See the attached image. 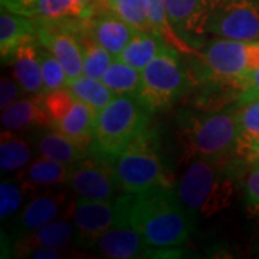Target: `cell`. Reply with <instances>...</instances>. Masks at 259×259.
Segmentation results:
<instances>
[{"label":"cell","instance_id":"b9f144b4","mask_svg":"<svg viewBox=\"0 0 259 259\" xmlns=\"http://www.w3.org/2000/svg\"><path fill=\"white\" fill-rule=\"evenodd\" d=\"M255 163H259V161H255Z\"/></svg>","mask_w":259,"mask_h":259},{"label":"cell","instance_id":"8fae6325","mask_svg":"<svg viewBox=\"0 0 259 259\" xmlns=\"http://www.w3.org/2000/svg\"><path fill=\"white\" fill-rule=\"evenodd\" d=\"M69 216L72 218L78 239L91 246L95 239L112 228L117 221L114 202L81 197L72 203Z\"/></svg>","mask_w":259,"mask_h":259},{"label":"cell","instance_id":"60d3db41","mask_svg":"<svg viewBox=\"0 0 259 259\" xmlns=\"http://www.w3.org/2000/svg\"><path fill=\"white\" fill-rule=\"evenodd\" d=\"M76 2H79V3L83 5V6H90V5H93V0H76Z\"/></svg>","mask_w":259,"mask_h":259},{"label":"cell","instance_id":"603a6c76","mask_svg":"<svg viewBox=\"0 0 259 259\" xmlns=\"http://www.w3.org/2000/svg\"><path fill=\"white\" fill-rule=\"evenodd\" d=\"M144 6H146V12H147L153 32L157 33L158 36H161V39L167 44V47L173 48L177 52H182L185 55H199V51L187 45L173 29L168 15H167L164 0H144Z\"/></svg>","mask_w":259,"mask_h":259},{"label":"cell","instance_id":"484cf974","mask_svg":"<svg viewBox=\"0 0 259 259\" xmlns=\"http://www.w3.org/2000/svg\"><path fill=\"white\" fill-rule=\"evenodd\" d=\"M78 39H79L83 55V75L90 78H95V79H101L114 58L105 48L101 47L91 36L88 28L85 29L82 33H79Z\"/></svg>","mask_w":259,"mask_h":259},{"label":"cell","instance_id":"7402d4cb","mask_svg":"<svg viewBox=\"0 0 259 259\" xmlns=\"http://www.w3.org/2000/svg\"><path fill=\"white\" fill-rule=\"evenodd\" d=\"M167 48L170 47H167L166 42L157 33L136 30L118 59L127 62L139 71H143L160 52H163Z\"/></svg>","mask_w":259,"mask_h":259},{"label":"cell","instance_id":"cb8c5ba5","mask_svg":"<svg viewBox=\"0 0 259 259\" xmlns=\"http://www.w3.org/2000/svg\"><path fill=\"white\" fill-rule=\"evenodd\" d=\"M32 158V146L15 131L3 130L0 137V170L12 173L26 167Z\"/></svg>","mask_w":259,"mask_h":259},{"label":"cell","instance_id":"7c38bea8","mask_svg":"<svg viewBox=\"0 0 259 259\" xmlns=\"http://www.w3.org/2000/svg\"><path fill=\"white\" fill-rule=\"evenodd\" d=\"M164 3L177 35L196 51L203 48L207 0H164Z\"/></svg>","mask_w":259,"mask_h":259},{"label":"cell","instance_id":"9c48e42d","mask_svg":"<svg viewBox=\"0 0 259 259\" xmlns=\"http://www.w3.org/2000/svg\"><path fill=\"white\" fill-rule=\"evenodd\" d=\"M68 186L78 197L91 200H111L121 190L111 161L91 153L69 166Z\"/></svg>","mask_w":259,"mask_h":259},{"label":"cell","instance_id":"52a82bcc","mask_svg":"<svg viewBox=\"0 0 259 259\" xmlns=\"http://www.w3.org/2000/svg\"><path fill=\"white\" fill-rule=\"evenodd\" d=\"M206 33L236 40L259 39V0H207Z\"/></svg>","mask_w":259,"mask_h":259},{"label":"cell","instance_id":"6da1fadb","mask_svg":"<svg viewBox=\"0 0 259 259\" xmlns=\"http://www.w3.org/2000/svg\"><path fill=\"white\" fill-rule=\"evenodd\" d=\"M114 226H131L153 248L183 245L193 231L194 219L171 187L124 192L115 200Z\"/></svg>","mask_w":259,"mask_h":259},{"label":"cell","instance_id":"836d02e7","mask_svg":"<svg viewBox=\"0 0 259 259\" xmlns=\"http://www.w3.org/2000/svg\"><path fill=\"white\" fill-rule=\"evenodd\" d=\"M248 209L259 214V163H252V170L245 180Z\"/></svg>","mask_w":259,"mask_h":259},{"label":"cell","instance_id":"30bf717a","mask_svg":"<svg viewBox=\"0 0 259 259\" xmlns=\"http://www.w3.org/2000/svg\"><path fill=\"white\" fill-rule=\"evenodd\" d=\"M72 203H68L65 192H45L32 197L15 218L12 229L19 236L26 235L56 221L59 216L68 218Z\"/></svg>","mask_w":259,"mask_h":259},{"label":"cell","instance_id":"ba28073f","mask_svg":"<svg viewBox=\"0 0 259 259\" xmlns=\"http://www.w3.org/2000/svg\"><path fill=\"white\" fill-rule=\"evenodd\" d=\"M197 56L200 64L193 69V81L203 76H213L219 79L241 82L242 85L243 76L250 72L248 42L245 40L221 37L204 47Z\"/></svg>","mask_w":259,"mask_h":259},{"label":"cell","instance_id":"4316f807","mask_svg":"<svg viewBox=\"0 0 259 259\" xmlns=\"http://www.w3.org/2000/svg\"><path fill=\"white\" fill-rule=\"evenodd\" d=\"M101 79L115 95L137 94L141 83V74L139 69L115 58Z\"/></svg>","mask_w":259,"mask_h":259},{"label":"cell","instance_id":"d590c367","mask_svg":"<svg viewBox=\"0 0 259 259\" xmlns=\"http://www.w3.org/2000/svg\"><path fill=\"white\" fill-rule=\"evenodd\" d=\"M15 81L10 79L9 76H2V81H0V107H2V110L16 101L19 95L23 91L22 87L15 83Z\"/></svg>","mask_w":259,"mask_h":259},{"label":"cell","instance_id":"8992f818","mask_svg":"<svg viewBox=\"0 0 259 259\" xmlns=\"http://www.w3.org/2000/svg\"><path fill=\"white\" fill-rule=\"evenodd\" d=\"M193 90L190 72L177 59V51L167 48L141 72L137 95L151 112L173 107Z\"/></svg>","mask_w":259,"mask_h":259},{"label":"cell","instance_id":"ab89813d","mask_svg":"<svg viewBox=\"0 0 259 259\" xmlns=\"http://www.w3.org/2000/svg\"><path fill=\"white\" fill-rule=\"evenodd\" d=\"M108 2H110V0H93V5L95 6L97 12H100V10L107 9V5H108Z\"/></svg>","mask_w":259,"mask_h":259},{"label":"cell","instance_id":"e575fe53","mask_svg":"<svg viewBox=\"0 0 259 259\" xmlns=\"http://www.w3.org/2000/svg\"><path fill=\"white\" fill-rule=\"evenodd\" d=\"M242 93L241 98L238 100V105H246L252 101L259 100V69L250 71L242 79Z\"/></svg>","mask_w":259,"mask_h":259},{"label":"cell","instance_id":"ffe728a7","mask_svg":"<svg viewBox=\"0 0 259 259\" xmlns=\"http://www.w3.org/2000/svg\"><path fill=\"white\" fill-rule=\"evenodd\" d=\"M94 111L81 100L76 98L71 111L65 115L61 121L55 122L52 127L64 133L68 139H71L83 150H88L94 140V122H95Z\"/></svg>","mask_w":259,"mask_h":259},{"label":"cell","instance_id":"2e32d148","mask_svg":"<svg viewBox=\"0 0 259 259\" xmlns=\"http://www.w3.org/2000/svg\"><path fill=\"white\" fill-rule=\"evenodd\" d=\"M88 32L114 58H118L136 29L110 10H100L88 22Z\"/></svg>","mask_w":259,"mask_h":259},{"label":"cell","instance_id":"5bb4252c","mask_svg":"<svg viewBox=\"0 0 259 259\" xmlns=\"http://www.w3.org/2000/svg\"><path fill=\"white\" fill-rule=\"evenodd\" d=\"M37 47L36 37H26L8 61V65L12 66L13 78L22 87L23 93L30 95H42L45 91Z\"/></svg>","mask_w":259,"mask_h":259},{"label":"cell","instance_id":"277c9868","mask_svg":"<svg viewBox=\"0 0 259 259\" xmlns=\"http://www.w3.org/2000/svg\"><path fill=\"white\" fill-rule=\"evenodd\" d=\"M151 114L137 94L115 95L95 117L90 153L111 161L147 128Z\"/></svg>","mask_w":259,"mask_h":259},{"label":"cell","instance_id":"5b68a950","mask_svg":"<svg viewBox=\"0 0 259 259\" xmlns=\"http://www.w3.org/2000/svg\"><path fill=\"white\" fill-rule=\"evenodd\" d=\"M111 166L124 192L173 186L171 175L156 147V134L148 127L112 158Z\"/></svg>","mask_w":259,"mask_h":259},{"label":"cell","instance_id":"3957f363","mask_svg":"<svg viewBox=\"0 0 259 259\" xmlns=\"http://www.w3.org/2000/svg\"><path fill=\"white\" fill-rule=\"evenodd\" d=\"M194 158L179 180L177 196L193 219H209L231 206L235 196V161Z\"/></svg>","mask_w":259,"mask_h":259},{"label":"cell","instance_id":"e0dca14e","mask_svg":"<svg viewBox=\"0 0 259 259\" xmlns=\"http://www.w3.org/2000/svg\"><path fill=\"white\" fill-rule=\"evenodd\" d=\"M0 118L3 130H10L15 133L30 128L52 127V120L42 104L40 95L16 100L9 107L2 110Z\"/></svg>","mask_w":259,"mask_h":259},{"label":"cell","instance_id":"8d00e7d4","mask_svg":"<svg viewBox=\"0 0 259 259\" xmlns=\"http://www.w3.org/2000/svg\"><path fill=\"white\" fill-rule=\"evenodd\" d=\"M37 0H2V8L12 13L33 18L36 16Z\"/></svg>","mask_w":259,"mask_h":259},{"label":"cell","instance_id":"ac0fdd59","mask_svg":"<svg viewBox=\"0 0 259 259\" xmlns=\"http://www.w3.org/2000/svg\"><path fill=\"white\" fill-rule=\"evenodd\" d=\"M33 144L37 153L42 157L52 158L65 164H72L90 154L88 150H83L71 139H68L64 133L54 127L39 128L33 136Z\"/></svg>","mask_w":259,"mask_h":259},{"label":"cell","instance_id":"74e56055","mask_svg":"<svg viewBox=\"0 0 259 259\" xmlns=\"http://www.w3.org/2000/svg\"><path fill=\"white\" fill-rule=\"evenodd\" d=\"M30 258H47V259H61L64 258V255L59 252V249H54V248H47V246H42V248H36L30 255Z\"/></svg>","mask_w":259,"mask_h":259},{"label":"cell","instance_id":"d4e9b609","mask_svg":"<svg viewBox=\"0 0 259 259\" xmlns=\"http://www.w3.org/2000/svg\"><path fill=\"white\" fill-rule=\"evenodd\" d=\"M68 87L78 100L85 102L93 110L95 115H98V112L115 98V94L102 82V79L100 81L87 75L76 78Z\"/></svg>","mask_w":259,"mask_h":259},{"label":"cell","instance_id":"9a60e30c","mask_svg":"<svg viewBox=\"0 0 259 259\" xmlns=\"http://www.w3.org/2000/svg\"><path fill=\"white\" fill-rule=\"evenodd\" d=\"M68 218H61L48 223L36 231L29 232L19 236L15 242V256H29L36 248H54L64 250L71 246L76 233L74 222L66 221Z\"/></svg>","mask_w":259,"mask_h":259},{"label":"cell","instance_id":"4dcf8cb0","mask_svg":"<svg viewBox=\"0 0 259 259\" xmlns=\"http://www.w3.org/2000/svg\"><path fill=\"white\" fill-rule=\"evenodd\" d=\"M37 51H39V61H40L44 87H45L44 94L65 88L68 85V76L62 64L58 61V58L51 51H48L47 48L42 47L40 44L37 47Z\"/></svg>","mask_w":259,"mask_h":259},{"label":"cell","instance_id":"7a4b0ae2","mask_svg":"<svg viewBox=\"0 0 259 259\" xmlns=\"http://www.w3.org/2000/svg\"><path fill=\"white\" fill-rule=\"evenodd\" d=\"M239 105L219 111L183 110L177 114V140L183 161L238 156Z\"/></svg>","mask_w":259,"mask_h":259},{"label":"cell","instance_id":"d6986e66","mask_svg":"<svg viewBox=\"0 0 259 259\" xmlns=\"http://www.w3.org/2000/svg\"><path fill=\"white\" fill-rule=\"evenodd\" d=\"M25 190H33L36 187H52V186L68 185L69 180V164L56 161L52 158H36L18 177Z\"/></svg>","mask_w":259,"mask_h":259},{"label":"cell","instance_id":"1f68e13d","mask_svg":"<svg viewBox=\"0 0 259 259\" xmlns=\"http://www.w3.org/2000/svg\"><path fill=\"white\" fill-rule=\"evenodd\" d=\"M42 104L47 110L48 115L52 120V125L64 118L68 112L71 111V108L74 107L76 97L71 90L61 88L55 91H49L40 95Z\"/></svg>","mask_w":259,"mask_h":259},{"label":"cell","instance_id":"44dd1931","mask_svg":"<svg viewBox=\"0 0 259 259\" xmlns=\"http://www.w3.org/2000/svg\"><path fill=\"white\" fill-rule=\"evenodd\" d=\"M36 22L35 19L12 13L9 10L2 9L0 13V54L2 62L8 64L10 56L16 48L29 36H35Z\"/></svg>","mask_w":259,"mask_h":259},{"label":"cell","instance_id":"83f0119b","mask_svg":"<svg viewBox=\"0 0 259 259\" xmlns=\"http://www.w3.org/2000/svg\"><path fill=\"white\" fill-rule=\"evenodd\" d=\"M238 156L249 161V154L259 140V100L239 105Z\"/></svg>","mask_w":259,"mask_h":259},{"label":"cell","instance_id":"f546056e","mask_svg":"<svg viewBox=\"0 0 259 259\" xmlns=\"http://www.w3.org/2000/svg\"><path fill=\"white\" fill-rule=\"evenodd\" d=\"M107 10L115 13L136 30L153 32L144 6V0H110L107 5Z\"/></svg>","mask_w":259,"mask_h":259},{"label":"cell","instance_id":"4fadbf2b","mask_svg":"<svg viewBox=\"0 0 259 259\" xmlns=\"http://www.w3.org/2000/svg\"><path fill=\"white\" fill-rule=\"evenodd\" d=\"M93 246L97 255L110 259H133L150 256V245L131 226H112L100 235Z\"/></svg>","mask_w":259,"mask_h":259},{"label":"cell","instance_id":"f1b7e54d","mask_svg":"<svg viewBox=\"0 0 259 259\" xmlns=\"http://www.w3.org/2000/svg\"><path fill=\"white\" fill-rule=\"evenodd\" d=\"M97 15L94 5L83 6L76 0H37L36 16L47 19L83 18L91 19Z\"/></svg>","mask_w":259,"mask_h":259},{"label":"cell","instance_id":"d6a6232c","mask_svg":"<svg viewBox=\"0 0 259 259\" xmlns=\"http://www.w3.org/2000/svg\"><path fill=\"white\" fill-rule=\"evenodd\" d=\"M25 187L20 185L18 179L3 180L0 185V218L2 221L16 213L23 202Z\"/></svg>","mask_w":259,"mask_h":259},{"label":"cell","instance_id":"f35d334b","mask_svg":"<svg viewBox=\"0 0 259 259\" xmlns=\"http://www.w3.org/2000/svg\"><path fill=\"white\" fill-rule=\"evenodd\" d=\"M249 161H252V163H255V161H259V140L256 141V144L253 146L252 151H250Z\"/></svg>","mask_w":259,"mask_h":259}]
</instances>
